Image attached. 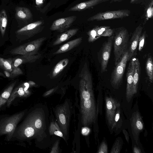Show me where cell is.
<instances>
[{
  "mask_svg": "<svg viewBox=\"0 0 153 153\" xmlns=\"http://www.w3.org/2000/svg\"><path fill=\"white\" fill-rule=\"evenodd\" d=\"M42 2V0H36V3L37 5L41 4Z\"/></svg>",
  "mask_w": 153,
  "mask_h": 153,
  "instance_id": "obj_45",
  "label": "cell"
},
{
  "mask_svg": "<svg viewBox=\"0 0 153 153\" xmlns=\"http://www.w3.org/2000/svg\"><path fill=\"white\" fill-rule=\"evenodd\" d=\"M109 1V0H90L76 4L70 8L69 11H76L85 10Z\"/></svg>",
  "mask_w": 153,
  "mask_h": 153,
  "instance_id": "obj_17",
  "label": "cell"
},
{
  "mask_svg": "<svg viewBox=\"0 0 153 153\" xmlns=\"http://www.w3.org/2000/svg\"><path fill=\"white\" fill-rule=\"evenodd\" d=\"M114 36L109 37L102 44L98 53V59L101 67V72L107 71V68L113 45Z\"/></svg>",
  "mask_w": 153,
  "mask_h": 153,
  "instance_id": "obj_6",
  "label": "cell"
},
{
  "mask_svg": "<svg viewBox=\"0 0 153 153\" xmlns=\"http://www.w3.org/2000/svg\"><path fill=\"white\" fill-rule=\"evenodd\" d=\"M98 27L97 26H96L88 32V41L89 42H93L100 37L97 33Z\"/></svg>",
  "mask_w": 153,
  "mask_h": 153,
  "instance_id": "obj_31",
  "label": "cell"
},
{
  "mask_svg": "<svg viewBox=\"0 0 153 153\" xmlns=\"http://www.w3.org/2000/svg\"><path fill=\"white\" fill-rule=\"evenodd\" d=\"M35 83L30 81L20 85L16 88L11 93L10 98L7 101V106H9L14 100L17 97H26L30 94L28 90L30 86H33Z\"/></svg>",
  "mask_w": 153,
  "mask_h": 153,
  "instance_id": "obj_14",
  "label": "cell"
},
{
  "mask_svg": "<svg viewBox=\"0 0 153 153\" xmlns=\"http://www.w3.org/2000/svg\"><path fill=\"white\" fill-rule=\"evenodd\" d=\"M24 112L15 114L4 120L0 124V134H6L11 139L18 123L24 115Z\"/></svg>",
  "mask_w": 153,
  "mask_h": 153,
  "instance_id": "obj_5",
  "label": "cell"
},
{
  "mask_svg": "<svg viewBox=\"0 0 153 153\" xmlns=\"http://www.w3.org/2000/svg\"><path fill=\"white\" fill-rule=\"evenodd\" d=\"M108 152V150L107 145L105 141H102L99 148L97 153H107Z\"/></svg>",
  "mask_w": 153,
  "mask_h": 153,
  "instance_id": "obj_35",
  "label": "cell"
},
{
  "mask_svg": "<svg viewBox=\"0 0 153 153\" xmlns=\"http://www.w3.org/2000/svg\"><path fill=\"white\" fill-rule=\"evenodd\" d=\"M7 21L6 11L4 9H3L0 12V30L3 37L5 32Z\"/></svg>",
  "mask_w": 153,
  "mask_h": 153,
  "instance_id": "obj_27",
  "label": "cell"
},
{
  "mask_svg": "<svg viewBox=\"0 0 153 153\" xmlns=\"http://www.w3.org/2000/svg\"><path fill=\"white\" fill-rule=\"evenodd\" d=\"M151 0H130V3L131 4H140L145 6Z\"/></svg>",
  "mask_w": 153,
  "mask_h": 153,
  "instance_id": "obj_36",
  "label": "cell"
},
{
  "mask_svg": "<svg viewBox=\"0 0 153 153\" xmlns=\"http://www.w3.org/2000/svg\"><path fill=\"white\" fill-rule=\"evenodd\" d=\"M42 22L38 21L27 25L17 30L16 34L18 39L24 40L33 37L40 32L42 29L41 27Z\"/></svg>",
  "mask_w": 153,
  "mask_h": 153,
  "instance_id": "obj_8",
  "label": "cell"
},
{
  "mask_svg": "<svg viewBox=\"0 0 153 153\" xmlns=\"http://www.w3.org/2000/svg\"><path fill=\"white\" fill-rule=\"evenodd\" d=\"M146 36V31H144L141 35L139 39L138 46L139 51H141L144 46Z\"/></svg>",
  "mask_w": 153,
  "mask_h": 153,
  "instance_id": "obj_34",
  "label": "cell"
},
{
  "mask_svg": "<svg viewBox=\"0 0 153 153\" xmlns=\"http://www.w3.org/2000/svg\"><path fill=\"white\" fill-rule=\"evenodd\" d=\"M16 83V81L12 83L0 96V108L8 100Z\"/></svg>",
  "mask_w": 153,
  "mask_h": 153,
  "instance_id": "obj_23",
  "label": "cell"
},
{
  "mask_svg": "<svg viewBox=\"0 0 153 153\" xmlns=\"http://www.w3.org/2000/svg\"><path fill=\"white\" fill-rule=\"evenodd\" d=\"M16 16L19 19L26 20L32 17V14L30 10L25 7H18L16 9Z\"/></svg>",
  "mask_w": 153,
  "mask_h": 153,
  "instance_id": "obj_22",
  "label": "cell"
},
{
  "mask_svg": "<svg viewBox=\"0 0 153 153\" xmlns=\"http://www.w3.org/2000/svg\"><path fill=\"white\" fill-rule=\"evenodd\" d=\"M56 127V126H55L54 124H51V125L50 129V132H51V134H53V132L55 130L54 128Z\"/></svg>",
  "mask_w": 153,
  "mask_h": 153,
  "instance_id": "obj_41",
  "label": "cell"
},
{
  "mask_svg": "<svg viewBox=\"0 0 153 153\" xmlns=\"http://www.w3.org/2000/svg\"><path fill=\"white\" fill-rule=\"evenodd\" d=\"M136 57L133 56L130 60L126 73L127 84L126 97L127 101L129 102L134 96L133 92V75L134 70Z\"/></svg>",
  "mask_w": 153,
  "mask_h": 153,
  "instance_id": "obj_10",
  "label": "cell"
},
{
  "mask_svg": "<svg viewBox=\"0 0 153 153\" xmlns=\"http://www.w3.org/2000/svg\"><path fill=\"white\" fill-rule=\"evenodd\" d=\"M41 56V54L38 53L32 55H22L16 57L12 60V63L15 67H18L21 64L35 62Z\"/></svg>",
  "mask_w": 153,
  "mask_h": 153,
  "instance_id": "obj_16",
  "label": "cell"
},
{
  "mask_svg": "<svg viewBox=\"0 0 153 153\" xmlns=\"http://www.w3.org/2000/svg\"><path fill=\"white\" fill-rule=\"evenodd\" d=\"M6 76L7 77H10V73L7 71L5 70L4 71Z\"/></svg>",
  "mask_w": 153,
  "mask_h": 153,
  "instance_id": "obj_43",
  "label": "cell"
},
{
  "mask_svg": "<svg viewBox=\"0 0 153 153\" xmlns=\"http://www.w3.org/2000/svg\"><path fill=\"white\" fill-rule=\"evenodd\" d=\"M146 70L150 82L152 83L153 80V63L152 58L151 55L148 56L146 63Z\"/></svg>",
  "mask_w": 153,
  "mask_h": 153,
  "instance_id": "obj_26",
  "label": "cell"
},
{
  "mask_svg": "<svg viewBox=\"0 0 153 153\" xmlns=\"http://www.w3.org/2000/svg\"><path fill=\"white\" fill-rule=\"evenodd\" d=\"M119 104V102L111 97H107L105 98L106 118L108 124L111 128L113 124L116 109Z\"/></svg>",
  "mask_w": 153,
  "mask_h": 153,
  "instance_id": "obj_13",
  "label": "cell"
},
{
  "mask_svg": "<svg viewBox=\"0 0 153 153\" xmlns=\"http://www.w3.org/2000/svg\"><path fill=\"white\" fill-rule=\"evenodd\" d=\"M153 16V0H151L144 6V12L143 18L144 19V24Z\"/></svg>",
  "mask_w": 153,
  "mask_h": 153,
  "instance_id": "obj_25",
  "label": "cell"
},
{
  "mask_svg": "<svg viewBox=\"0 0 153 153\" xmlns=\"http://www.w3.org/2000/svg\"><path fill=\"white\" fill-rule=\"evenodd\" d=\"M54 134L61 137H63V134L62 132L59 131H56L53 133Z\"/></svg>",
  "mask_w": 153,
  "mask_h": 153,
  "instance_id": "obj_39",
  "label": "cell"
},
{
  "mask_svg": "<svg viewBox=\"0 0 153 153\" xmlns=\"http://www.w3.org/2000/svg\"><path fill=\"white\" fill-rule=\"evenodd\" d=\"M12 59L11 58L5 59L0 57V68L11 72L12 70Z\"/></svg>",
  "mask_w": 153,
  "mask_h": 153,
  "instance_id": "obj_30",
  "label": "cell"
},
{
  "mask_svg": "<svg viewBox=\"0 0 153 153\" xmlns=\"http://www.w3.org/2000/svg\"><path fill=\"white\" fill-rule=\"evenodd\" d=\"M141 72V68L139 60L138 58L136 57L133 85V92L134 96L137 93V91Z\"/></svg>",
  "mask_w": 153,
  "mask_h": 153,
  "instance_id": "obj_19",
  "label": "cell"
},
{
  "mask_svg": "<svg viewBox=\"0 0 153 153\" xmlns=\"http://www.w3.org/2000/svg\"><path fill=\"white\" fill-rule=\"evenodd\" d=\"M54 90L55 88H53L46 92L44 93V96H46L50 95L54 91Z\"/></svg>",
  "mask_w": 153,
  "mask_h": 153,
  "instance_id": "obj_40",
  "label": "cell"
},
{
  "mask_svg": "<svg viewBox=\"0 0 153 153\" xmlns=\"http://www.w3.org/2000/svg\"><path fill=\"white\" fill-rule=\"evenodd\" d=\"M131 12L128 9H120L100 12L88 19V21H97L121 19L128 16Z\"/></svg>",
  "mask_w": 153,
  "mask_h": 153,
  "instance_id": "obj_7",
  "label": "cell"
},
{
  "mask_svg": "<svg viewBox=\"0 0 153 153\" xmlns=\"http://www.w3.org/2000/svg\"><path fill=\"white\" fill-rule=\"evenodd\" d=\"M123 132L128 143L129 142V136L128 132L126 130L123 129Z\"/></svg>",
  "mask_w": 153,
  "mask_h": 153,
  "instance_id": "obj_37",
  "label": "cell"
},
{
  "mask_svg": "<svg viewBox=\"0 0 153 153\" xmlns=\"http://www.w3.org/2000/svg\"><path fill=\"white\" fill-rule=\"evenodd\" d=\"M97 33L100 37H110L113 34V30L110 27L107 26H98Z\"/></svg>",
  "mask_w": 153,
  "mask_h": 153,
  "instance_id": "obj_28",
  "label": "cell"
},
{
  "mask_svg": "<svg viewBox=\"0 0 153 153\" xmlns=\"http://www.w3.org/2000/svg\"><path fill=\"white\" fill-rule=\"evenodd\" d=\"M113 45L114 64L116 65L128 51L129 42V35L127 30L121 27L113 29Z\"/></svg>",
  "mask_w": 153,
  "mask_h": 153,
  "instance_id": "obj_2",
  "label": "cell"
},
{
  "mask_svg": "<svg viewBox=\"0 0 153 153\" xmlns=\"http://www.w3.org/2000/svg\"><path fill=\"white\" fill-rule=\"evenodd\" d=\"M12 70L11 72L10 73V78H13L23 74L22 71L20 68L18 67H15L13 65L12 62Z\"/></svg>",
  "mask_w": 153,
  "mask_h": 153,
  "instance_id": "obj_33",
  "label": "cell"
},
{
  "mask_svg": "<svg viewBox=\"0 0 153 153\" xmlns=\"http://www.w3.org/2000/svg\"><path fill=\"white\" fill-rule=\"evenodd\" d=\"M69 62V59L66 58L61 60L58 62L53 70L52 74V77H55L59 75L67 66Z\"/></svg>",
  "mask_w": 153,
  "mask_h": 153,
  "instance_id": "obj_24",
  "label": "cell"
},
{
  "mask_svg": "<svg viewBox=\"0 0 153 153\" xmlns=\"http://www.w3.org/2000/svg\"><path fill=\"white\" fill-rule=\"evenodd\" d=\"M58 143H57L56 144H55L53 148H52V151L51 152V153H54V151H56V150L57 148V146H58Z\"/></svg>",
  "mask_w": 153,
  "mask_h": 153,
  "instance_id": "obj_42",
  "label": "cell"
},
{
  "mask_svg": "<svg viewBox=\"0 0 153 153\" xmlns=\"http://www.w3.org/2000/svg\"><path fill=\"white\" fill-rule=\"evenodd\" d=\"M76 18V16H73L58 19L53 22L50 29L52 30L63 32L71 26Z\"/></svg>",
  "mask_w": 153,
  "mask_h": 153,
  "instance_id": "obj_15",
  "label": "cell"
},
{
  "mask_svg": "<svg viewBox=\"0 0 153 153\" xmlns=\"http://www.w3.org/2000/svg\"><path fill=\"white\" fill-rule=\"evenodd\" d=\"M123 0H111L110 1V3H112L113 2H120L123 1Z\"/></svg>",
  "mask_w": 153,
  "mask_h": 153,
  "instance_id": "obj_44",
  "label": "cell"
},
{
  "mask_svg": "<svg viewBox=\"0 0 153 153\" xmlns=\"http://www.w3.org/2000/svg\"><path fill=\"white\" fill-rule=\"evenodd\" d=\"M121 111L120 104H119L116 109V113L114 119L113 124L111 129L112 130L115 128L117 129L121 126Z\"/></svg>",
  "mask_w": 153,
  "mask_h": 153,
  "instance_id": "obj_29",
  "label": "cell"
},
{
  "mask_svg": "<svg viewBox=\"0 0 153 153\" xmlns=\"http://www.w3.org/2000/svg\"><path fill=\"white\" fill-rule=\"evenodd\" d=\"M128 55L127 51L120 60L115 65L111 73L110 83L112 86L115 88H118L122 83L123 76L128 62Z\"/></svg>",
  "mask_w": 153,
  "mask_h": 153,
  "instance_id": "obj_4",
  "label": "cell"
},
{
  "mask_svg": "<svg viewBox=\"0 0 153 153\" xmlns=\"http://www.w3.org/2000/svg\"><path fill=\"white\" fill-rule=\"evenodd\" d=\"M80 111L82 125L86 127L95 122L97 108L93 89L92 76L85 63L79 74Z\"/></svg>",
  "mask_w": 153,
  "mask_h": 153,
  "instance_id": "obj_1",
  "label": "cell"
},
{
  "mask_svg": "<svg viewBox=\"0 0 153 153\" xmlns=\"http://www.w3.org/2000/svg\"><path fill=\"white\" fill-rule=\"evenodd\" d=\"M65 105L59 106L56 111V115L61 130L65 136L67 134L70 113Z\"/></svg>",
  "mask_w": 153,
  "mask_h": 153,
  "instance_id": "obj_11",
  "label": "cell"
},
{
  "mask_svg": "<svg viewBox=\"0 0 153 153\" xmlns=\"http://www.w3.org/2000/svg\"><path fill=\"white\" fill-rule=\"evenodd\" d=\"M36 130L31 124L25 122L18 131L19 136L22 137L29 138L33 136Z\"/></svg>",
  "mask_w": 153,
  "mask_h": 153,
  "instance_id": "obj_20",
  "label": "cell"
},
{
  "mask_svg": "<svg viewBox=\"0 0 153 153\" xmlns=\"http://www.w3.org/2000/svg\"><path fill=\"white\" fill-rule=\"evenodd\" d=\"M143 30V27L140 25L136 28L132 34L129 42L128 61H129L136 54L139 38L142 33Z\"/></svg>",
  "mask_w": 153,
  "mask_h": 153,
  "instance_id": "obj_12",
  "label": "cell"
},
{
  "mask_svg": "<svg viewBox=\"0 0 153 153\" xmlns=\"http://www.w3.org/2000/svg\"><path fill=\"white\" fill-rule=\"evenodd\" d=\"M46 38L42 37L21 45L12 49L10 52L13 55H32L38 53L41 46Z\"/></svg>",
  "mask_w": 153,
  "mask_h": 153,
  "instance_id": "obj_3",
  "label": "cell"
},
{
  "mask_svg": "<svg viewBox=\"0 0 153 153\" xmlns=\"http://www.w3.org/2000/svg\"><path fill=\"white\" fill-rule=\"evenodd\" d=\"M0 76H3L4 77H5V75L3 73L0 72Z\"/></svg>",
  "mask_w": 153,
  "mask_h": 153,
  "instance_id": "obj_46",
  "label": "cell"
},
{
  "mask_svg": "<svg viewBox=\"0 0 153 153\" xmlns=\"http://www.w3.org/2000/svg\"><path fill=\"white\" fill-rule=\"evenodd\" d=\"M79 30L78 28L72 29L67 30L60 34L53 43V45H59L68 40L75 35Z\"/></svg>",
  "mask_w": 153,
  "mask_h": 153,
  "instance_id": "obj_21",
  "label": "cell"
},
{
  "mask_svg": "<svg viewBox=\"0 0 153 153\" xmlns=\"http://www.w3.org/2000/svg\"><path fill=\"white\" fill-rule=\"evenodd\" d=\"M122 144L119 139H117L110 152L111 153H119L122 148Z\"/></svg>",
  "mask_w": 153,
  "mask_h": 153,
  "instance_id": "obj_32",
  "label": "cell"
},
{
  "mask_svg": "<svg viewBox=\"0 0 153 153\" xmlns=\"http://www.w3.org/2000/svg\"><path fill=\"white\" fill-rule=\"evenodd\" d=\"M82 38L79 37L69 41L61 46L53 53V54H59L67 52L78 46L82 42Z\"/></svg>",
  "mask_w": 153,
  "mask_h": 153,
  "instance_id": "obj_18",
  "label": "cell"
},
{
  "mask_svg": "<svg viewBox=\"0 0 153 153\" xmlns=\"http://www.w3.org/2000/svg\"><path fill=\"white\" fill-rule=\"evenodd\" d=\"M132 132L134 139L138 145L140 133L144 129V123L139 112L137 111L134 112L130 119Z\"/></svg>",
  "mask_w": 153,
  "mask_h": 153,
  "instance_id": "obj_9",
  "label": "cell"
},
{
  "mask_svg": "<svg viewBox=\"0 0 153 153\" xmlns=\"http://www.w3.org/2000/svg\"><path fill=\"white\" fill-rule=\"evenodd\" d=\"M133 152L134 153H141L140 149L136 146H134L133 148Z\"/></svg>",
  "mask_w": 153,
  "mask_h": 153,
  "instance_id": "obj_38",
  "label": "cell"
}]
</instances>
